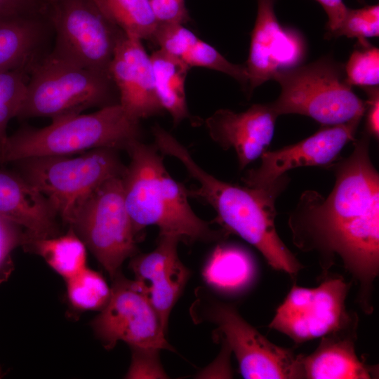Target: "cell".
Masks as SVG:
<instances>
[{"mask_svg": "<svg viewBox=\"0 0 379 379\" xmlns=\"http://www.w3.org/2000/svg\"><path fill=\"white\" fill-rule=\"evenodd\" d=\"M33 1H36V2H37V3H39V4H41H41H42V2H43L44 0H33Z\"/></svg>", "mask_w": 379, "mask_h": 379, "instance_id": "d590c367", "label": "cell"}, {"mask_svg": "<svg viewBox=\"0 0 379 379\" xmlns=\"http://www.w3.org/2000/svg\"><path fill=\"white\" fill-rule=\"evenodd\" d=\"M358 324L321 338L316 350L300 355L301 379H371L375 366L361 360L355 348Z\"/></svg>", "mask_w": 379, "mask_h": 379, "instance_id": "d6986e66", "label": "cell"}, {"mask_svg": "<svg viewBox=\"0 0 379 379\" xmlns=\"http://www.w3.org/2000/svg\"><path fill=\"white\" fill-rule=\"evenodd\" d=\"M113 279L137 251L136 237L126 209L122 175L100 185L69 224Z\"/></svg>", "mask_w": 379, "mask_h": 379, "instance_id": "9c48e42d", "label": "cell"}, {"mask_svg": "<svg viewBox=\"0 0 379 379\" xmlns=\"http://www.w3.org/2000/svg\"><path fill=\"white\" fill-rule=\"evenodd\" d=\"M133 350L132 361L126 375L128 378H165L166 374L159 359V350Z\"/></svg>", "mask_w": 379, "mask_h": 379, "instance_id": "4dcf8cb0", "label": "cell"}, {"mask_svg": "<svg viewBox=\"0 0 379 379\" xmlns=\"http://www.w3.org/2000/svg\"><path fill=\"white\" fill-rule=\"evenodd\" d=\"M18 225L0 216V284L13 270L12 253L22 246L25 231Z\"/></svg>", "mask_w": 379, "mask_h": 379, "instance_id": "f546056e", "label": "cell"}, {"mask_svg": "<svg viewBox=\"0 0 379 379\" xmlns=\"http://www.w3.org/2000/svg\"><path fill=\"white\" fill-rule=\"evenodd\" d=\"M112 280L109 300L92 324L104 347L111 350L121 340L132 349L171 350L157 313L135 281L121 273Z\"/></svg>", "mask_w": 379, "mask_h": 379, "instance_id": "7c38bea8", "label": "cell"}, {"mask_svg": "<svg viewBox=\"0 0 379 379\" xmlns=\"http://www.w3.org/2000/svg\"><path fill=\"white\" fill-rule=\"evenodd\" d=\"M180 60L190 68L201 67L227 74L247 89L248 77L246 66L230 62L213 46L199 38L190 46Z\"/></svg>", "mask_w": 379, "mask_h": 379, "instance_id": "4316f807", "label": "cell"}, {"mask_svg": "<svg viewBox=\"0 0 379 379\" xmlns=\"http://www.w3.org/2000/svg\"><path fill=\"white\" fill-rule=\"evenodd\" d=\"M364 133L351 154L333 165L335 181L327 197L306 190L288 224L294 245L314 252L326 272L340 260L358 287L357 303L373 311V290L379 273V174Z\"/></svg>", "mask_w": 379, "mask_h": 379, "instance_id": "6da1fadb", "label": "cell"}, {"mask_svg": "<svg viewBox=\"0 0 379 379\" xmlns=\"http://www.w3.org/2000/svg\"><path fill=\"white\" fill-rule=\"evenodd\" d=\"M348 84L362 88L379 84V49L370 44L361 46L350 55L344 67Z\"/></svg>", "mask_w": 379, "mask_h": 379, "instance_id": "83f0119b", "label": "cell"}, {"mask_svg": "<svg viewBox=\"0 0 379 379\" xmlns=\"http://www.w3.org/2000/svg\"><path fill=\"white\" fill-rule=\"evenodd\" d=\"M314 1L321 6L327 15L326 36L331 37L340 26L348 8L345 6L343 0Z\"/></svg>", "mask_w": 379, "mask_h": 379, "instance_id": "836d02e7", "label": "cell"}, {"mask_svg": "<svg viewBox=\"0 0 379 379\" xmlns=\"http://www.w3.org/2000/svg\"><path fill=\"white\" fill-rule=\"evenodd\" d=\"M15 172L48 201L58 216L69 225L89 196L108 179L125 171L117 149L98 148L80 156L32 157L11 163Z\"/></svg>", "mask_w": 379, "mask_h": 379, "instance_id": "52a82bcc", "label": "cell"}, {"mask_svg": "<svg viewBox=\"0 0 379 379\" xmlns=\"http://www.w3.org/2000/svg\"><path fill=\"white\" fill-rule=\"evenodd\" d=\"M272 79L281 87L270 103L278 116L298 114L334 126L361 120L365 113L366 102L346 81L344 67L331 58L280 70Z\"/></svg>", "mask_w": 379, "mask_h": 379, "instance_id": "8992f818", "label": "cell"}, {"mask_svg": "<svg viewBox=\"0 0 379 379\" xmlns=\"http://www.w3.org/2000/svg\"><path fill=\"white\" fill-rule=\"evenodd\" d=\"M140 135V121L117 103L93 113L52 120L44 128L19 129L8 135L0 151V164L32 157L70 156L98 148L126 150Z\"/></svg>", "mask_w": 379, "mask_h": 379, "instance_id": "277c9868", "label": "cell"}, {"mask_svg": "<svg viewBox=\"0 0 379 379\" xmlns=\"http://www.w3.org/2000/svg\"><path fill=\"white\" fill-rule=\"evenodd\" d=\"M29 79L28 69L0 72V151L8 135L9 121L17 117L23 103Z\"/></svg>", "mask_w": 379, "mask_h": 379, "instance_id": "484cf974", "label": "cell"}, {"mask_svg": "<svg viewBox=\"0 0 379 379\" xmlns=\"http://www.w3.org/2000/svg\"><path fill=\"white\" fill-rule=\"evenodd\" d=\"M180 239L160 235L152 251L135 257L131 262L135 281L157 313L167 332L171 312L190 277L189 270L178 257Z\"/></svg>", "mask_w": 379, "mask_h": 379, "instance_id": "2e32d148", "label": "cell"}, {"mask_svg": "<svg viewBox=\"0 0 379 379\" xmlns=\"http://www.w3.org/2000/svg\"><path fill=\"white\" fill-rule=\"evenodd\" d=\"M208 317L232 352L246 379H301L300 355L260 334L229 304L214 302Z\"/></svg>", "mask_w": 379, "mask_h": 379, "instance_id": "8fae6325", "label": "cell"}, {"mask_svg": "<svg viewBox=\"0 0 379 379\" xmlns=\"http://www.w3.org/2000/svg\"><path fill=\"white\" fill-rule=\"evenodd\" d=\"M65 281L68 299L76 309L101 310L109 300L111 288L100 274L88 267Z\"/></svg>", "mask_w": 379, "mask_h": 379, "instance_id": "d4e9b609", "label": "cell"}, {"mask_svg": "<svg viewBox=\"0 0 379 379\" xmlns=\"http://www.w3.org/2000/svg\"><path fill=\"white\" fill-rule=\"evenodd\" d=\"M41 13L55 32L50 55L109 74L123 31L105 15L95 0H44Z\"/></svg>", "mask_w": 379, "mask_h": 379, "instance_id": "ba28073f", "label": "cell"}, {"mask_svg": "<svg viewBox=\"0 0 379 379\" xmlns=\"http://www.w3.org/2000/svg\"><path fill=\"white\" fill-rule=\"evenodd\" d=\"M203 275L207 284L215 290L237 294L251 285L256 275V266L245 249L234 245H222L213 251Z\"/></svg>", "mask_w": 379, "mask_h": 379, "instance_id": "44dd1931", "label": "cell"}, {"mask_svg": "<svg viewBox=\"0 0 379 379\" xmlns=\"http://www.w3.org/2000/svg\"><path fill=\"white\" fill-rule=\"evenodd\" d=\"M25 97L18 118L51 120L85 109L119 103L117 88L107 73L48 54L29 69Z\"/></svg>", "mask_w": 379, "mask_h": 379, "instance_id": "5b68a950", "label": "cell"}, {"mask_svg": "<svg viewBox=\"0 0 379 379\" xmlns=\"http://www.w3.org/2000/svg\"><path fill=\"white\" fill-rule=\"evenodd\" d=\"M368 100L365 113L366 115V133L376 139L379 137V91L378 86L364 88Z\"/></svg>", "mask_w": 379, "mask_h": 379, "instance_id": "d6a6232c", "label": "cell"}, {"mask_svg": "<svg viewBox=\"0 0 379 379\" xmlns=\"http://www.w3.org/2000/svg\"><path fill=\"white\" fill-rule=\"evenodd\" d=\"M359 119L343 124L322 126L311 136L274 151H265L259 167L243 178L246 186H270L293 168L331 165L346 144L355 139Z\"/></svg>", "mask_w": 379, "mask_h": 379, "instance_id": "5bb4252c", "label": "cell"}, {"mask_svg": "<svg viewBox=\"0 0 379 379\" xmlns=\"http://www.w3.org/2000/svg\"><path fill=\"white\" fill-rule=\"evenodd\" d=\"M350 285L341 277H328L314 288L293 285L269 327L300 344L357 325V314L345 305Z\"/></svg>", "mask_w": 379, "mask_h": 379, "instance_id": "30bf717a", "label": "cell"}, {"mask_svg": "<svg viewBox=\"0 0 379 379\" xmlns=\"http://www.w3.org/2000/svg\"><path fill=\"white\" fill-rule=\"evenodd\" d=\"M142 41L122 32L109 67L119 104L129 116L139 121L164 111L155 91L151 57Z\"/></svg>", "mask_w": 379, "mask_h": 379, "instance_id": "9a60e30c", "label": "cell"}, {"mask_svg": "<svg viewBox=\"0 0 379 379\" xmlns=\"http://www.w3.org/2000/svg\"><path fill=\"white\" fill-rule=\"evenodd\" d=\"M126 150L131 160L122 175L123 192L136 235L156 225L160 235L188 241H211L222 237L224 233L212 230L194 213L188 190L170 175L155 145L138 140Z\"/></svg>", "mask_w": 379, "mask_h": 379, "instance_id": "3957f363", "label": "cell"}, {"mask_svg": "<svg viewBox=\"0 0 379 379\" xmlns=\"http://www.w3.org/2000/svg\"><path fill=\"white\" fill-rule=\"evenodd\" d=\"M1 377V371H0V378Z\"/></svg>", "mask_w": 379, "mask_h": 379, "instance_id": "8d00e7d4", "label": "cell"}, {"mask_svg": "<svg viewBox=\"0 0 379 379\" xmlns=\"http://www.w3.org/2000/svg\"><path fill=\"white\" fill-rule=\"evenodd\" d=\"M41 13V6L33 0H0V17Z\"/></svg>", "mask_w": 379, "mask_h": 379, "instance_id": "e575fe53", "label": "cell"}, {"mask_svg": "<svg viewBox=\"0 0 379 379\" xmlns=\"http://www.w3.org/2000/svg\"><path fill=\"white\" fill-rule=\"evenodd\" d=\"M48 20L41 13L0 17V72L28 69L39 58Z\"/></svg>", "mask_w": 379, "mask_h": 379, "instance_id": "ffe728a7", "label": "cell"}, {"mask_svg": "<svg viewBox=\"0 0 379 379\" xmlns=\"http://www.w3.org/2000/svg\"><path fill=\"white\" fill-rule=\"evenodd\" d=\"M0 216L25 230L23 244L59 235L58 216L48 201L15 171L0 169Z\"/></svg>", "mask_w": 379, "mask_h": 379, "instance_id": "ac0fdd59", "label": "cell"}, {"mask_svg": "<svg viewBox=\"0 0 379 379\" xmlns=\"http://www.w3.org/2000/svg\"><path fill=\"white\" fill-rule=\"evenodd\" d=\"M105 15L125 33L152 41L157 22L149 0H95Z\"/></svg>", "mask_w": 379, "mask_h": 379, "instance_id": "cb8c5ba5", "label": "cell"}, {"mask_svg": "<svg viewBox=\"0 0 379 379\" xmlns=\"http://www.w3.org/2000/svg\"><path fill=\"white\" fill-rule=\"evenodd\" d=\"M22 246L42 257L65 280L87 267L86 246L72 227L63 235L28 240Z\"/></svg>", "mask_w": 379, "mask_h": 379, "instance_id": "603a6c76", "label": "cell"}, {"mask_svg": "<svg viewBox=\"0 0 379 379\" xmlns=\"http://www.w3.org/2000/svg\"><path fill=\"white\" fill-rule=\"evenodd\" d=\"M379 35V6H366L360 8L347 9L339 28L331 37L345 36L356 38L360 46L369 44L366 39Z\"/></svg>", "mask_w": 379, "mask_h": 379, "instance_id": "f1b7e54d", "label": "cell"}, {"mask_svg": "<svg viewBox=\"0 0 379 379\" xmlns=\"http://www.w3.org/2000/svg\"><path fill=\"white\" fill-rule=\"evenodd\" d=\"M159 24H185L190 20L185 0H149Z\"/></svg>", "mask_w": 379, "mask_h": 379, "instance_id": "1f68e13d", "label": "cell"}, {"mask_svg": "<svg viewBox=\"0 0 379 379\" xmlns=\"http://www.w3.org/2000/svg\"><path fill=\"white\" fill-rule=\"evenodd\" d=\"M150 57L157 99L176 126L189 117L185 79L190 68L161 49L154 51Z\"/></svg>", "mask_w": 379, "mask_h": 379, "instance_id": "7402d4cb", "label": "cell"}, {"mask_svg": "<svg viewBox=\"0 0 379 379\" xmlns=\"http://www.w3.org/2000/svg\"><path fill=\"white\" fill-rule=\"evenodd\" d=\"M278 117L270 103L255 104L242 112L218 109L206 119V126L221 147L234 150L243 169L267 151Z\"/></svg>", "mask_w": 379, "mask_h": 379, "instance_id": "e0dca14e", "label": "cell"}, {"mask_svg": "<svg viewBox=\"0 0 379 379\" xmlns=\"http://www.w3.org/2000/svg\"><path fill=\"white\" fill-rule=\"evenodd\" d=\"M256 1L257 16L245 65L249 95L277 72L300 65L306 54L301 34L279 22L274 11L277 0Z\"/></svg>", "mask_w": 379, "mask_h": 379, "instance_id": "4fadbf2b", "label": "cell"}, {"mask_svg": "<svg viewBox=\"0 0 379 379\" xmlns=\"http://www.w3.org/2000/svg\"><path fill=\"white\" fill-rule=\"evenodd\" d=\"M154 145L178 159L197 182L189 196L209 204L225 230L255 247L274 270L291 277L303 266L279 237L275 227V201L287 184L286 175L264 187H241L222 181L200 167L187 148L161 126L153 131Z\"/></svg>", "mask_w": 379, "mask_h": 379, "instance_id": "7a4b0ae2", "label": "cell"}]
</instances>
